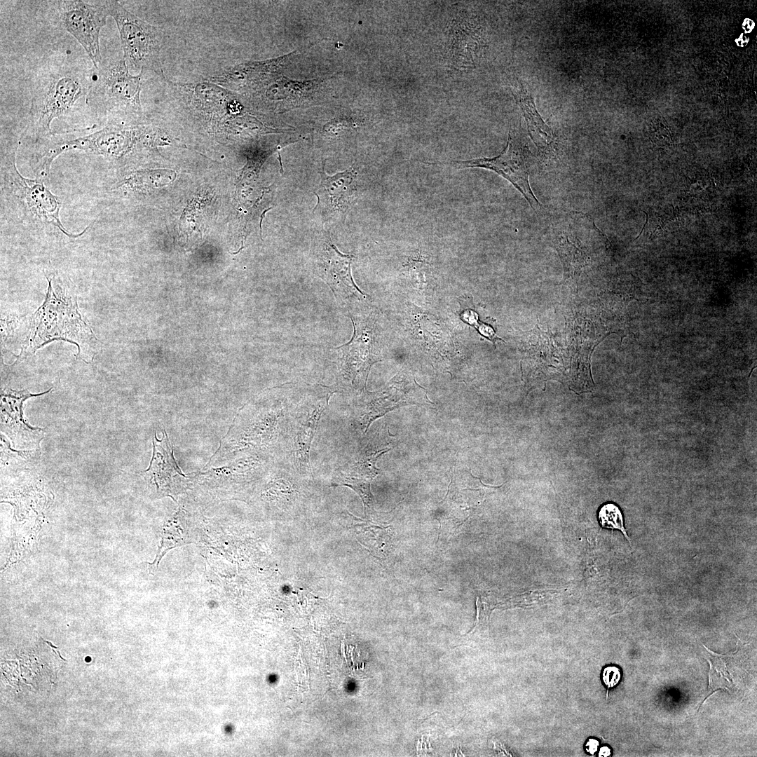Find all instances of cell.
<instances>
[{"instance_id":"obj_16","label":"cell","mask_w":757,"mask_h":757,"mask_svg":"<svg viewBox=\"0 0 757 757\" xmlns=\"http://www.w3.org/2000/svg\"><path fill=\"white\" fill-rule=\"evenodd\" d=\"M512 93L524 117L528 135L538 151L544 154L552 153L556 142L554 132L539 114L528 88L517 80Z\"/></svg>"},{"instance_id":"obj_23","label":"cell","mask_w":757,"mask_h":757,"mask_svg":"<svg viewBox=\"0 0 757 757\" xmlns=\"http://www.w3.org/2000/svg\"><path fill=\"white\" fill-rule=\"evenodd\" d=\"M599 743L598 740H596L595 739H593V738H590L586 742L585 750L588 753L593 755L596 752V751L598 749V747H599Z\"/></svg>"},{"instance_id":"obj_17","label":"cell","mask_w":757,"mask_h":757,"mask_svg":"<svg viewBox=\"0 0 757 757\" xmlns=\"http://www.w3.org/2000/svg\"><path fill=\"white\" fill-rule=\"evenodd\" d=\"M182 519L183 514L179 510L173 517V519L165 525L162 536L161 547L158 551L156 559L151 565L154 566L156 564V567H157L159 561L168 550L184 544L185 534L184 529L182 528V524H179Z\"/></svg>"},{"instance_id":"obj_8","label":"cell","mask_w":757,"mask_h":757,"mask_svg":"<svg viewBox=\"0 0 757 757\" xmlns=\"http://www.w3.org/2000/svg\"><path fill=\"white\" fill-rule=\"evenodd\" d=\"M353 257L340 252L326 233L316 236L312 250L313 273L327 283L337 302L343 306L365 297L351 275Z\"/></svg>"},{"instance_id":"obj_15","label":"cell","mask_w":757,"mask_h":757,"mask_svg":"<svg viewBox=\"0 0 757 757\" xmlns=\"http://www.w3.org/2000/svg\"><path fill=\"white\" fill-rule=\"evenodd\" d=\"M329 396L302 409L293 429L292 453L296 467L310 472V450L319 421L328 404Z\"/></svg>"},{"instance_id":"obj_19","label":"cell","mask_w":757,"mask_h":757,"mask_svg":"<svg viewBox=\"0 0 757 757\" xmlns=\"http://www.w3.org/2000/svg\"><path fill=\"white\" fill-rule=\"evenodd\" d=\"M714 658L710 657L711 659L707 658V661L710 665V669L709 672V688L711 690H716L718 688H731L732 683L730 681L731 675L725 664V661L723 659V655H717L713 653Z\"/></svg>"},{"instance_id":"obj_25","label":"cell","mask_w":757,"mask_h":757,"mask_svg":"<svg viewBox=\"0 0 757 757\" xmlns=\"http://www.w3.org/2000/svg\"><path fill=\"white\" fill-rule=\"evenodd\" d=\"M611 755V749L608 746H603L600 749L599 752V756L607 757Z\"/></svg>"},{"instance_id":"obj_26","label":"cell","mask_w":757,"mask_h":757,"mask_svg":"<svg viewBox=\"0 0 757 757\" xmlns=\"http://www.w3.org/2000/svg\"><path fill=\"white\" fill-rule=\"evenodd\" d=\"M748 39L744 35H741L740 38L737 41V43L739 46H744L747 43Z\"/></svg>"},{"instance_id":"obj_13","label":"cell","mask_w":757,"mask_h":757,"mask_svg":"<svg viewBox=\"0 0 757 757\" xmlns=\"http://www.w3.org/2000/svg\"><path fill=\"white\" fill-rule=\"evenodd\" d=\"M153 445L150 465L144 472L145 478L156 486L158 493L173 497L189 479L178 467L165 431L161 439H158L154 433Z\"/></svg>"},{"instance_id":"obj_4","label":"cell","mask_w":757,"mask_h":757,"mask_svg":"<svg viewBox=\"0 0 757 757\" xmlns=\"http://www.w3.org/2000/svg\"><path fill=\"white\" fill-rule=\"evenodd\" d=\"M155 141V131L149 127L128 128L115 123H108L96 132L52 144L41 157L38 175L46 177L53 161L60 154L70 150H80L109 159H119L137 144H151Z\"/></svg>"},{"instance_id":"obj_24","label":"cell","mask_w":757,"mask_h":757,"mask_svg":"<svg viewBox=\"0 0 757 757\" xmlns=\"http://www.w3.org/2000/svg\"><path fill=\"white\" fill-rule=\"evenodd\" d=\"M753 27H754L753 22L752 20H749V19H746V20L744 21V22L743 24V27H744V30L746 32H751V30L753 28Z\"/></svg>"},{"instance_id":"obj_3","label":"cell","mask_w":757,"mask_h":757,"mask_svg":"<svg viewBox=\"0 0 757 757\" xmlns=\"http://www.w3.org/2000/svg\"><path fill=\"white\" fill-rule=\"evenodd\" d=\"M94 81L87 97L88 107L109 123L125 118H139L143 115L140 102L142 78L130 74L123 57L102 62L96 69Z\"/></svg>"},{"instance_id":"obj_7","label":"cell","mask_w":757,"mask_h":757,"mask_svg":"<svg viewBox=\"0 0 757 757\" xmlns=\"http://www.w3.org/2000/svg\"><path fill=\"white\" fill-rule=\"evenodd\" d=\"M429 165H439L458 169L479 168L493 171L507 179L517 189L529 205L537 210L540 203L532 191L528 180V162L526 151L521 141L510 130L507 144L498 156L491 158H478L449 162H425Z\"/></svg>"},{"instance_id":"obj_11","label":"cell","mask_w":757,"mask_h":757,"mask_svg":"<svg viewBox=\"0 0 757 757\" xmlns=\"http://www.w3.org/2000/svg\"><path fill=\"white\" fill-rule=\"evenodd\" d=\"M596 228L589 215L577 211L566 213L552 224V237L567 275L586 265V238Z\"/></svg>"},{"instance_id":"obj_5","label":"cell","mask_w":757,"mask_h":757,"mask_svg":"<svg viewBox=\"0 0 757 757\" xmlns=\"http://www.w3.org/2000/svg\"><path fill=\"white\" fill-rule=\"evenodd\" d=\"M119 32L123 58L131 67L151 70L164 79L161 62L163 32L127 10L117 1H104Z\"/></svg>"},{"instance_id":"obj_6","label":"cell","mask_w":757,"mask_h":757,"mask_svg":"<svg viewBox=\"0 0 757 757\" xmlns=\"http://www.w3.org/2000/svg\"><path fill=\"white\" fill-rule=\"evenodd\" d=\"M46 3L50 22L73 36L93 67L98 69L102 62L100 32L109 16L104 1L59 0Z\"/></svg>"},{"instance_id":"obj_21","label":"cell","mask_w":757,"mask_h":757,"mask_svg":"<svg viewBox=\"0 0 757 757\" xmlns=\"http://www.w3.org/2000/svg\"><path fill=\"white\" fill-rule=\"evenodd\" d=\"M477 606V617L474 623L473 627L468 633L473 632L476 629L480 627H487L489 625V619L491 613V609L488 604L482 602L478 598L476 599Z\"/></svg>"},{"instance_id":"obj_12","label":"cell","mask_w":757,"mask_h":757,"mask_svg":"<svg viewBox=\"0 0 757 757\" xmlns=\"http://www.w3.org/2000/svg\"><path fill=\"white\" fill-rule=\"evenodd\" d=\"M353 325L354 332L350 341L336 349L341 358V369L344 375L353 385L365 388L367 379L371 365L381 360L374 352V341L372 327L364 325L358 318L349 315Z\"/></svg>"},{"instance_id":"obj_10","label":"cell","mask_w":757,"mask_h":757,"mask_svg":"<svg viewBox=\"0 0 757 757\" xmlns=\"http://www.w3.org/2000/svg\"><path fill=\"white\" fill-rule=\"evenodd\" d=\"M360 413L361 427L366 432L370 424L386 413L410 404H432L427 391L419 386L413 374L401 369L382 389L366 390Z\"/></svg>"},{"instance_id":"obj_20","label":"cell","mask_w":757,"mask_h":757,"mask_svg":"<svg viewBox=\"0 0 757 757\" xmlns=\"http://www.w3.org/2000/svg\"><path fill=\"white\" fill-rule=\"evenodd\" d=\"M598 519L602 528L620 531L629 541L624 526L623 515L616 505L611 503L603 505L599 510Z\"/></svg>"},{"instance_id":"obj_9","label":"cell","mask_w":757,"mask_h":757,"mask_svg":"<svg viewBox=\"0 0 757 757\" xmlns=\"http://www.w3.org/2000/svg\"><path fill=\"white\" fill-rule=\"evenodd\" d=\"M17 149L18 146L4 155V165L14 195L24 204L25 210L32 217L56 226L67 236L77 238L83 235L89 226L78 234L69 233L64 229L60 219L61 203L59 198L44 186L42 179H27L18 172L15 165Z\"/></svg>"},{"instance_id":"obj_22","label":"cell","mask_w":757,"mask_h":757,"mask_svg":"<svg viewBox=\"0 0 757 757\" xmlns=\"http://www.w3.org/2000/svg\"><path fill=\"white\" fill-rule=\"evenodd\" d=\"M601 678L608 691L610 688L615 687L620 682L621 679L620 670L615 666H608L603 669Z\"/></svg>"},{"instance_id":"obj_18","label":"cell","mask_w":757,"mask_h":757,"mask_svg":"<svg viewBox=\"0 0 757 757\" xmlns=\"http://www.w3.org/2000/svg\"><path fill=\"white\" fill-rule=\"evenodd\" d=\"M459 303V316L464 322L474 327L482 336L493 342L494 345L496 341H503L496 335L491 324L479 320L477 308L470 298L461 299Z\"/></svg>"},{"instance_id":"obj_1","label":"cell","mask_w":757,"mask_h":757,"mask_svg":"<svg viewBox=\"0 0 757 757\" xmlns=\"http://www.w3.org/2000/svg\"><path fill=\"white\" fill-rule=\"evenodd\" d=\"M95 74L93 69L67 56L50 59L39 71L32 88L29 123L36 135L52 133L50 123L70 114L87 97Z\"/></svg>"},{"instance_id":"obj_2","label":"cell","mask_w":757,"mask_h":757,"mask_svg":"<svg viewBox=\"0 0 757 757\" xmlns=\"http://www.w3.org/2000/svg\"><path fill=\"white\" fill-rule=\"evenodd\" d=\"M48 292L44 303L29 319V333L22 347L21 355L34 353L55 340L76 344V357L90 362L98 353L100 345L90 327L82 319L76 296L67 289L56 274H45Z\"/></svg>"},{"instance_id":"obj_14","label":"cell","mask_w":757,"mask_h":757,"mask_svg":"<svg viewBox=\"0 0 757 757\" xmlns=\"http://www.w3.org/2000/svg\"><path fill=\"white\" fill-rule=\"evenodd\" d=\"M325 172L322 167L320 172L321 182L315 193L318 198L315 208L318 207L325 217L343 214L348 210L352 198L355 171L352 167L334 176H328Z\"/></svg>"}]
</instances>
